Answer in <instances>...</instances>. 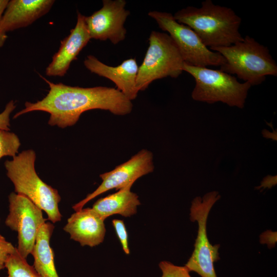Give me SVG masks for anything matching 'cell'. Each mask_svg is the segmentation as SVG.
<instances>
[{
	"mask_svg": "<svg viewBox=\"0 0 277 277\" xmlns=\"http://www.w3.org/2000/svg\"><path fill=\"white\" fill-rule=\"evenodd\" d=\"M42 78L49 86L47 95L35 103L26 102L25 108L16 113L13 118L29 112L42 111L50 114L49 125L64 128L75 124L81 114L90 110H108L116 115H127L132 111V102L117 89L73 87Z\"/></svg>",
	"mask_w": 277,
	"mask_h": 277,
	"instance_id": "1",
	"label": "cell"
},
{
	"mask_svg": "<svg viewBox=\"0 0 277 277\" xmlns=\"http://www.w3.org/2000/svg\"><path fill=\"white\" fill-rule=\"evenodd\" d=\"M179 23L191 28L208 48L227 47L243 39L239 32L242 19L230 8L211 0L200 8L188 6L173 15Z\"/></svg>",
	"mask_w": 277,
	"mask_h": 277,
	"instance_id": "2",
	"label": "cell"
},
{
	"mask_svg": "<svg viewBox=\"0 0 277 277\" xmlns=\"http://www.w3.org/2000/svg\"><path fill=\"white\" fill-rule=\"evenodd\" d=\"M36 154L30 149L22 151L5 162L7 175L13 183L15 192L29 199L44 211L53 223L61 220L58 191L41 179L35 169Z\"/></svg>",
	"mask_w": 277,
	"mask_h": 277,
	"instance_id": "3",
	"label": "cell"
},
{
	"mask_svg": "<svg viewBox=\"0 0 277 277\" xmlns=\"http://www.w3.org/2000/svg\"><path fill=\"white\" fill-rule=\"evenodd\" d=\"M210 49L220 53L226 60L220 70L236 74L251 86L261 84L268 75L277 76V65L268 48L249 35L231 46Z\"/></svg>",
	"mask_w": 277,
	"mask_h": 277,
	"instance_id": "4",
	"label": "cell"
},
{
	"mask_svg": "<svg viewBox=\"0 0 277 277\" xmlns=\"http://www.w3.org/2000/svg\"><path fill=\"white\" fill-rule=\"evenodd\" d=\"M182 69L195 80L191 94L194 100L210 104L221 102L231 107H244L251 87L248 82L240 83L234 76L221 70L194 66L185 62Z\"/></svg>",
	"mask_w": 277,
	"mask_h": 277,
	"instance_id": "5",
	"label": "cell"
},
{
	"mask_svg": "<svg viewBox=\"0 0 277 277\" xmlns=\"http://www.w3.org/2000/svg\"><path fill=\"white\" fill-rule=\"evenodd\" d=\"M149 47L138 66L136 87L143 91L154 81L182 74L184 61L175 43L168 34L152 31L148 38Z\"/></svg>",
	"mask_w": 277,
	"mask_h": 277,
	"instance_id": "6",
	"label": "cell"
},
{
	"mask_svg": "<svg viewBox=\"0 0 277 277\" xmlns=\"http://www.w3.org/2000/svg\"><path fill=\"white\" fill-rule=\"evenodd\" d=\"M221 197L217 191L207 193L203 197H195L192 201L190 219L197 222L198 229L194 250L185 266L202 277H217L214 263L220 260L219 244H210L207 233V222L209 212Z\"/></svg>",
	"mask_w": 277,
	"mask_h": 277,
	"instance_id": "7",
	"label": "cell"
},
{
	"mask_svg": "<svg viewBox=\"0 0 277 277\" xmlns=\"http://www.w3.org/2000/svg\"><path fill=\"white\" fill-rule=\"evenodd\" d=\"M148 15L156 21L160 28L168 33L185 63L203 67H221L225 64V58L220 53L207 47L191 28L177 22L171 13L151 11Z\"/></svg>",
	"mask_w": 277,
	"mask_h": 277,
	"instance_id": "8",
	"label": "cell"
},
{
	"mask_svg": "<svg viewBox=\"0 0 277 277\" xmlns=\"http://www.w3.org/2000/svg\"><path fill=\"white\" fill-rule=\"evenodd\" d=\"M9 213L5 223L17 233L19 254L25 259L31 254L37 232L46 222L42 210L26 196L11 192L8 197Z\"/></svg>",
	"mask_w": 277,
	"mask_h": 277,
	"instance_id": "9",
	"label": "cell"
},
{
	"mask_svg": "<svg viewBox=\"0 0 277 277\" xmlns=\"http://www.w3.org/2000/svg\"><path fill=\"white\" fill-rule=\"evenodd\" d=\"M154 168L152 153L148 150L142 149L113 170L100 174L102 180L100 185L72 208L75 211H79L87 203L105 192L132 186L138 179L152 172Z\"/></svg>",
	"mask_w": 277,
	"mask_h": 277,
	"instance_id": "10",
	"label": "cell"
},
{
	"mask_svg": "<svg viewBox=\"0 0 277 277\" xmlns=\"http://www.w3.org/2000/svg\"><path fill=\"white\" fill-rule=\"evenodd\" d=\"M124 0H103V7L89 16L85 17L91 38L109 40L117 44L124 40L127 33L124 23L130 14L125 9Z\"/></svg>",
	"mask_w": 277,
	"mask_h": 277,
	"instance_id": "11",
	"label": "cell"
},
{
	"mask_svg": "<svg viewBox=\"0 0 277 277\" xmlns=\"http://www.w3.org/2000/svg\"><path fill=\"white\" fill-rule=\"evenodd\" d=\"M85 16L77 12V21L70 34L61 42L58 50L46 69L49 76H63L67 73L72 61L77 59L81 50L91 39L88 31Z\"/></svg>",
	"mask_w": 277,
	"mask_h": 277,
	"instance_id": "12",
	"label": "cell"
},
{
	"mask_svg": "<svg viewBox=\"0 0 277 277\" xmlns=\"http://www.w3.org/2000/svg\"><path fill=\"white\" fill-rule=\"evenodd\" d=\"M84 64L91 72L112 81L117 89L131 101L137 97L139 91L136 87L138 66L135 58L126 60L118 66L113 67L102 63L94 55H89Z\"/></svg>",
	"mask_w": 277,
	"mask_h": 277,
	"instance_id": "13",
	"label": "cell"
},
{
	"mask_svg": "<svg viewBox=\"0 0 277 277\" xmlns=\"http://www.w3.org/2000/svg\"><path fill=\"white\" fill-rule=\"evenodd\" d=\"M104 221L92 208H82L71 214L63 230L82 246L93 247L104 240L106 231Z\"/></svg>",
	"mask_w": 277,
	"mask_h": 277,
	"instance_id": "14",
	"label": "cell"
},
{
	"mask_svg": "<svg viewBox=\"0 0 277 277\" xmlns=\"http://www.w3.org/2000/svg\"><path fill=\"white\" fill-rule=\"evenodd\" d=\"M54 2L53 0L9 1L1 18V30L6 33L27 27L48 13Z\"/></svg>",
	"mask_w": 277,
	"mask_h": 277,
	"instance_id": "15",
	"label": "cell"
},
{
	"mask_svg": "<svg viewBox=\"0 0 277 277\" xmlns=\"http://www.w3.org/2000/svg\"><path fill=\"white\" fill-rule=\"evenodd\" d=\"M131 187L128 186L99 199L93 204L92 209L104 220L113 214L130 217L135 214L141 203L138 195L131 191Z\"/></svg>",
	"mask_w": 277,
	"mask_h": 277,
	"instance_id": "16",
	"label": "cell"
},
{
	"mask_svg": "<svg viewBox=\"0 0 277 277\" xmlns=\"http://www.w3.org/2000/svg\"><path fill=\"white\" fill-rule=\"evenodd\" d=\"M54 228L50 222L42 225L31 252L34 259L33 267L41 277H59L54 264L53 251L50 245Z\"/></svg>",
	"mask_w": 277,
	"mask_h": 277,
	"instance_id": "17",
	"label": "cell"
},
{
	"mask_svg": "<svg viewBox=\"0 0 277 277\" xmlns=\"http://www.w3.org/2000/svg\"><path fill=\"white\" fill-rule=\"evenodd\" d=\"M8 277H41L33 266L30 265L26 259L18 253L16 247L5 263Z\"/></svg>",
	"mask_w": 277,
	"mask_h": 277,
	"instance_id": "18",
	"label": "cell"
},
{
	"mask_svg": "<svg viewBox=\"0 0 277 277\" xmlns=\"http://www.w3.org/2000/svg\"><path fill=\"white\" fill-rule=\"evenodd\" d=\"M20 146L19 139L14 133L0 130V159L5 156L13 157Z\"/></svg>",
	"mask_w": 277,
	"mask_h": 277,
	"instance_id": "19",
	"label": "cell"
},
{
	"mask_svg": "<svg viewBox=\"0 0 277 277\" xmlns=\"http://www.w3.org/2000/svg\"><path fill=\"white\" fill-rule=\"evenodd\" d=\"M159 266L162 272L161 277H191L185 266L175 265L165 261L161 262Z\"/></svg>",
	"mask_w": 277,
	"mask_h": 277,
	"instance_id": "20",
	"label": "cell"
},
{
	"mask_svg": "<svg viewBox=\"0 0 277 277\" xmlns=\"http://www.w3.org/2000/svg\"><path fill=\"white\" fill-rule=\"evenodd\" d=\"M116 234L121 242L123 250L127 254L130 253L128 247V236L125 225L123 220L114 219L112 221Z\"/></svg>",
	"mask_w": 277,
	"mask_h": 277,
	"instance_id": "21",
	"label": "cell"
},
{
	"mask_svg": "<svg viewBox=\"0 0 277 277\" xmlns=\"http://www.w3.org/2000/svg\"><path fill=\"white\" fill-rule=\"evenodd\" d=\"M15 107V102L11 100L7 104L4 110L0 113V130H10V115Z\"/></svg>",
	"mask_w": 277,
	"mask_h": 277,
	"instance_id": "22",
	"label": "cell"
},
{
	"mask_svg": "<svg viewBox=\"0 0 277 277\" xmlns=\"http://www.w3.org/2000/svg\"><path fill=\"white\" fill-rule=\"evenodd\" d=\"M11 243L7 241L5 237L0 234V264H5L8 256L15 250Z\"/></svg>",
	"mask_w": 277,
	"mask_h": 277,
	"instance_id": "23",
	"label": "cell"
},
{
	"mask_svg": "<svg viewBox=\"0 0 277 277\" xmlns=\"http://www.w3.org/2000/svg\"><path fill=\"white\" fill-rule=\"evenodd\" d=\"M8 1V0H0V23ZM7 37V34L3 32L0 28V47H2L4 45Z\"/></svg>",
	"mask_w": 277,
	"mask_h": 277,
	"instance_id": "24",
	"label": "cell"
},
{
	"mask_svg": "<svg viewBox=\"0 0 277 277\" xmlns=\"http://www.w3.org/2000/svg\"><path fill=\"white\" fill-rule=\"evenodd\" d=\"M4 268H5V265L0 264V270L4 269Z\"/></svg>",
	"mask_w": 277,
	"mask_h": 277,
	"instance_id": "25",
	"label": "cell"
},
{
	"mask_svg": "<svg viewBox=\"0 0 277 277\" xmlns=\"http://www.w3.org/2000/svg\"><path fill=\"white\" fill-rule=\"evenodd\" d=\"M6 277H8V276H6Z\"/></svg>",
	"mask_w": 277,
	"mask_h": 277,
	"instance_id": "26",
	"label": "cell"
}]
</instances>
